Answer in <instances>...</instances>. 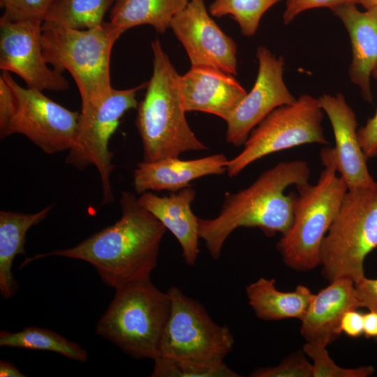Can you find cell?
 Returning <instances> with one entry per match:
<instances>
[{
    "mask_svg": "<svg viewBox=\"0 0 377 377\" xmlns=\"http://www.w3.org/2000/svg\"><path fill=\"white\" fill-rule=\"evenodd\" d=\"M253 377H313L312 364L304 353L297 352L284 358L277 366L262 367L254 370Z\"/></svg>",
    "mask_w": 377,
    "mask_h": 377,
    "instance_id": "30",
    "label": "cell"
},
{
    "mask_svg": "<svg viewBox=\"0 0 377 377\" xmlns=\"http://www.w3.org/2000/svg\"><path fill=\"white\" fill-rule=\"evenodd\" d=\"M311 170L303 160L281 161L263 172L249 187L226 193L219 214L198 218V235L211 256L217 260L228 236L237 228H258L265 235H282L293 221L296 194L285 195L290 186L309 184Z\"/></svg>",
    "mask_w": 377,
    "mask_h": 377,
    "instance_id": "2",
    "label": "cell"
},
{
    "mask_svg": "<svg viewBox=\"0 0 377 377\" xmlns=\"http://www.w3.org/2000/svg\"><path fill=\"white\" fill-rule=\"evenodd\" d=\"M1 377H24L26 376L13 364L8 361H0Z\"/></svg>",
    "mask_w": 377,
    "mask_h": 377,
    "instance_id": "37",
    "label": "cell"
},
{
    "mask_svg": "<svg viewBox=\"0 0 377 377\" xmlns=\"http://www.w3.org/2000/svg\"><path fill=\"white\" fill-rule=\"evenodd\" d=\"M196 195L195 188L187 186L168 196H158L151 192L140 195V204L157 218L179 242L182 257L190 266L195 264L200 252L198 217L191 209Z\"/></svg>",
    "mask_w": 377,
    "mask_h": 377,
    "instance_id": "20",
    "label": "cell"
},
{
    "mask_svg": "<svg viewBox=\"0 0 377 377\" xmlns=\"http://www.w3.org/2000/svg\"><path fill=\"white\" fill-rule=\"evenodd\" d=\"M168 293L170 313L158 357L179 364L209 368L227 366L224 359L234 346L230 329L214 323L201 303L179 288L171 286Z\"/></svg>",
    "mask_w": 377,
    "mask_h": 377,
    "instance_id": "8",
    "label": "cell"
},
{
    "mask_svg": "<svg viewBox=\"0 0 377 377\" xmlns=\"http://www.w3.org/2000/svg\"><path fill=\"white\" fill-rule=\"evenodd\" d=\"M355 0H286V9L283 14V23L287 25L301 13L313 8H334L339 5Z\"/></svg>",
    "mask_w": 377,
    "mask_h": 377,
    "instance_id": "32",
    "label": "cell"
},
{
    "mask_svg": "<svg viewBox=\"0 0 377 377\" xmlns=\"http://www.w3.org/2000/svg\"><path fill=\"white\" fill-rule=\"evenodd\" d=\"M314 185L296 187L293 221L276 248L286 265L298 271L311 270L320 264V250L348 191L344 179L331 165Z\"/></svg>",
    "mask_w": 377,
    "mask_h": 377,
    "instance_id": "7",
    "label": "cell"
},
{
    "mask_svg": "<svg viewBox=\"0 0 377 377\" xmlns=\"http://www.w3.org/2000/svg\"><path fill=\"white\" fill-rule=\"evenodd\" d=\"M363 307L355 282L338 279L314 294L301 320L300 332L308 342L327 346L341 334L340 323L344 313Z\"/></svg>",
    "mask_w": 377,
    "mask_h": 377,
    "instance_id": "17",
    "label": "cell"
},
{
    "mask_svg": "<svg viewBox=\"0 0 377 377\" xmlns=\"http://www.w3.org/2000/svg\"><path fill=\"white\" fill-rule=\"evenodd\" d=\"M147 83L126 89H112L104 98L82 103L77 138L68 151L66 162L79 170L89 165L96 168L101 178L103 199L101 205L114 200L110 177L114 165L113 153L109 142L116 131L124 114L137 108L138 92Z\"/></svg>",
    "mask_w": 377,
    "mask_h": 377,
    "instance_id": "9",
    "label": "cell"
},
{
    "mask_svg": "<svg viewBox=\"0 0 377 377\" xmlns=\"http://www.w3.org/2000/svg\"><path fill=\"white\" fill-rule=\"evenodd\" d=\"M367 338H377V312L369 311L364 314V333Z\"/></svg>",
    "mask_w": 377,
    "mask_h": 377,
    "instance_id": "36",
    "label": "cell"
},
{
    "mask_svg": "<svg viewBox=\"0 0 377 377\" xmlns=\"http://www.w3.org/2000/svg\"><path fill=\"white\" fill-rule=\"evenodd\" d=\"M340 328L341 332L350 337H360L364 333V314L357 309L346 311L341 318Z\"/></svg>",
    "mask_w": 377,
    "mask_h": 377,
    "instance_id": "35",
    "label": "cell"
},
{
    "mask_svg": "<svg viewBox=\"0 0 377 377\" xmlns=\"http://www.w3.org/2000/svg\"><path fill=\"white\" fill-rule=\"evenodd\" d=\"M228 161L223 154L193 160L168 157L152 162L142 161L134 170V188L138 194L147 191H178L198 178L224 173Z\"/></svg>",
    "mask_w": 377,
    "mask_h": 377,
    "instance_id": "19",
    "label": "cell"
},
{
    "mask_svg": "<svg viewBox=\"0 0 377 377\" xmlns=\"http://www.w3.org/2000/svg\"><path fill=\"white\" fill-rule=\"evenodd\" d=\"M186 112L199 111L226 121L246 94L233 75L209 66H191L179 77Z\"/></svg>",
    "mask_w": 377,
    "mask_h": 377,
    "instance_id": "16",
    "label": "cell"
},
{
    "mask_svg": "<svg viewBox=\"0 0 377 377\" xmlns=\"http://www.w3.org/2000/svg\"><path fill=\"white\" fill-rule=\"evenodd\" d=\"M320 107L327 115L334 136V147L321 149L323 165H331L344 179L348 190L369 187L376 182L370 175L367 160L357 137V121L353 110L340 93L318 98Z\"/></svg>",
    "mask_w": 377,
    "mask_h": 377,
    "instance_id": "15",
    "label": "cell"
},
{
    "mask_svg": "<svg viewBox=\"0 0 377 377\" xmlns=\"http://www.w3.org/2000/svg\"><path fill=\"white\" fill-rule=\"evenodd\" d=\"M355 284L363 307L377 312V279L364 276Z\"/></svg>",
    "mask_w": 377,
    "mask_h": 377,
    "instance_id": "34",
    "label": "cell"
},
{
    "mask_svg": "<svg viewBox=\"0 0 377 377\" xmlns=\"http://www.w3.org/2000/svg\"><path fill=\"white\" fill-rule=\"evenodd\" d=\"M246 294L256 315L266 320H301L314 295L303 285L297 286L293 292L280 291L275 286V279L263 277L247 286Z\"/></svg>",
    "mask_w": 377,
    "mask_h": 377,
    "instance_id": "22",
    "label": "cell"
},
{
    "mask_svg": "<svg viewBox=\"0 0 377 377\" xmlns=\"http://www.w3.org/2000/svg\"><path fill=\"white\" fill-rule=\"evenodd\" d=\"M0 346L51 351L79 362H87V351L54 331L29 326L16 332H0Z\"/></svg>",
    "mask_w": 377,
    "mask_h": 377,
    "instance_id": "25",
    "label": "cell"
},
{
    "mask_svg": "<svg viewBox=\"0 0 377 377\" xmlns=\"http://www.w3.org/2000/svg\"><path fill=\"white\" fill-rule=\"evenodd\" d=\"M356 4H360L365 9L377 6V0H355Z\"/></svg>",
    "mask_w": 377,
    "mask_h": 377,
    "instance_id": "38",
    "label": "cell"
},
{
    "mask_svg": "<svg viewBox=\"0 0 377 377\" xmlns=\"http://www.w3.org/2000/svg\"><path fill=\"white\" fill-rule=\"evenodd\" d=\"M18 101L8 81L0 75V137H8L10 126L17 113Z\"/></svg>",
    "mask_w": 377,
    "mask_h": 377,
    "instance_id": "31",
    "label": "cell"
},
{
    "mask_svg": "<svg viewBox=\"0 0 377 377\" xmlns=\"http://www.w3.org/2000/svg\"><path fill=\"white\" fill-rule=\"evenodd\" d=\"M153 71L138 103L135 125L140 135L143 161L179 157L185 151L207 150L185 117L179 87L180 75L158 39L151 43Z\"/></svg>",
    "mask_w": 377,
    "mask_h": 377,
    "instance_id": "3",
    "label": "cell"
},
{
    "mask_svg": "<svg viewBox=\"0 0 377 377\" xmlns=\"http://www.w3.org/2000/svg\"><path fill=\"white\" fill-rule=\"evenodd\" d=\"M122 34L110 22L87 29L42 28L43 57L55 71L71 73L82 103L100 100L112 89L111 52Z\"/></svg>",
    "mask_w": 377,
    "mask_h": 377,
    "instance_id": "5",
    "label": "cell"
},
{
    "mask_svg": "<svg viewBox=\"0 0 377 377\" xmlns=\"http://www.w3.org/2000/svg\"><path fill=\"white\" fill-rule=\"evenodd\" d=\"M323 118L318 98L308 94L274 109L251 131L243 150L228 161V176L235 177L251 163L274 152L306 144H330Z\"/></svg>",
    "mask_w": 377,
    "mask_h": 377,
    "instance_id": "10",
    "label": "cell"
},
{
    "mask_svg": "<svg viewBox=\"0 0 377 377\" xmlns=\"http://www.w3.org/2000/svg\"><path fill=\"white\" fill-rule=\"evenodd\" d=\"M152 377H238L239 374L228 366L209 368L176 364L158 357L154 360Z\"/></svg>",
    "mask_w": 377,
    "mask_h": 377,
    "instance_id": "28",
    "label": "cell"
},
{
    "mask_svg": "<svg viewBox=\"0 0 377 377\" xmlns=\"http://www.w3.org/2000/svg\"><path fill=\"white\" fill-rule=\"evenodd\" d=\"M377 247V182L348 190L324 237L320 264L330 281L348 279L357 282L364 275L366 257Z\"/></svg>",
    "mask_w": 377,
    "mask_h": 377,
    "instance_id": "6",
    "label": "cell"
},
{
    "mask_svg": "<svg viewBox=\"0 0 377 377\" xmlns=\"http://www.w3.org/2000/svg\"><path fill=\"white\" fill-rule=\"evenodd\" d=\"M54 0H0L2 17L11 21L43 22Z\"/></svg>",
    "mask_w": 377,
    "mask_h": 377,
    "instance_id": "29",
    "label": "cell"
},
{
    "mask_svg": "<svg viewBox=\"0 0 377 377\" xmlns=\"http://www.w3.org/2000/svg\"><path fill=\"white\" fill-rule=\"evenodd\" d=\"M42 22L11 21L0 18V68L20 77L27 87L61 91L69 88L62 73L45 61Z\"/></svg>",
    "mask_w": 377,
    "mask_h": 377,
    "instance_id": "12",
    "label": "cell"
},
{
    "mask_svg": "<svg viewBox=\"0 0 377 377\" xmlns=\"http://www.w3.org/2000/svg\"><path fill=\"white\" fill-rule=\"evenodd\" d=\"M119 205L121 216L114 224L73 247L27 258L20 268L39 258L61 256L89 263L114 289L150 277L167 229L133 193L122 191Z\"/></svg>",
    "mask_w": 377,
    "mask_h": 377,
    "instance_id": "1",
    "label": "cell"
},
{
    "mask_svg": "<svg viewBox=\"0 0 377 377\" xmlns=\"http://www.w3.org/2000/svg\"><path fill=\"white\" fill-rule=\"evenodd\" d=\"M377 79V66L372 75ZM357 137L362 149L367 159L377 156V110L374 115L369 118L364 126L357 130Z\"/></svg>",
    "mask_w": 377,
    "mask_h": 377,
    "instance_id": "33",
    "label": "cell"
},
{
    "mask_svg": "<svg viewBox=\"0 0 377 377\" xmlns=\"http://www.w3.org/2000/svg\"><path fill=\"white\" fill-rule=\"evenodd\" d=\"M356 5L349 2L331 10L343 22L350 40V80L359 87L363 98L372 103L370 79L377 66V6L361 11Z\"/></svg>",
    "mask_w": 377,
    "mask_h": 377,
    "instance_id": "18",
    "label": "cell"
},
{
    "mask_svg": "<svg viewBox=\"0 0 377 377\" xmlns=\"http://www.w3.org/2000/svg\"><path fill=\"white\" fill-rule=\"evenodd\" d=\"M303 352L313 360V377H367L375 372L372 366L352 369L338 366L329 355L326 346L319 343L306 341Z\"/></svg>",
    "mask_w": 377,
    "mask_h": 377,
    "instance_id": "27",
    "label": "cell"
},
{
    "mask_svg": "<svg viewBox=\"0 0 377 377\" xmlns=\"http://www.w3.org/2000/svg\"><path fill=\"white\" fill-rule=\"evenodd\" d=\"M115 0H54L42 28L87 29L103 24Z\"/></svg>",
    "mask_w": 377,
    "mask_h": 377,
    "instance_id": "24",
    "label": "cell"
},
{
    "mask_svg": "<svg viewBox=\"0 0 377 377\" xmlns=\"http://www.w3.org/2000/svg\"><path fill=\"white\" fill-rule=\"evenodd\" d=\"M189 0H115L110 12V22L121 31L134 27L150 25L163 33L172 19Z\"/></svg>",
    "mask_w": 377,
    "mask_h": 377,
    "instance_id": "23",
    "label": "cell"
},
{
    "mask_svg": "<svg viewBox=\"0 0 377 377\" xmlns=\"http://www.w3.org/2000/svg\"><path fill=\"white\" fill-rule=\"evenodd\" d=\"M1 75L13 89L18 101L8 136L22 134L47 154L69 151L77 138L80 113L56 103L41 90L22 87L10 72L2 71Z\"/></svg>",
    "mask_w": 377,
    "mask_h": 377,
    "instance_id": "11",
    "label": "cell"
},
{
    "mask_svg": "<svg viewBox=\"0 0 377 377\" xmlns=\"http://www.w3.org/2000/svg\"><path fill=\"white\" fill-rule=\"evenodd\" d=\"M281 0H214L209 13L214 17L231 16L247 37L257 31L263 15Z\"/></svg>",
    "mask_w": 377,
    "mask_h": 377,
    "instance_id": "26",
    "label": "cell"
},
{
    "mask_svg": "<svg viewBox=\"0 0 377 377\" xmlns=\"http://www.w3.org/2000/svg\"><path fill=\"white\" fill-rule=\"evenodd\" d=\"M53 206L32 214L0 211V293L3 299L12 297L18 289L12 267L16 256L26 253L27 231L43 221Z\"/></svg>",
    "mask_w": 377,
    "mask_h": 377,
    "instance_id": "21",
    "label": "cell"
},
{
    "mask_svg": "<svg viewBox=\"0 0 377 377\" xmlns=\"http://www.w3.org/2000/svg\"><path fill=\"white\" fill-rule=\"evenodd\" d=\"M256 57L258 71L253 87L226 121V140L235 147L244 145L251 131L274 109L297 99L284 82L283 57L263 46L257 48Z\"/></svg>",
    "mask_w": 377,
    "mask_h": 377,
    "instance_id": "13",
    "label": "cell"
},
{
    "mask_svg": "<svg viewBox=\"0 0 377 377\" xmlns=\"http://www.w3.org/2000/svg\"><path fill=\"white\" fill-rule=\"evenodd\" d=\"M171 301L150 277L115 289L96 332L132 357L154 360L159 354Z\"/></svg>",
    "mask_w": 377,
    "mask_h": 377,
    "instance_id": "4",
    "label": "cell"
},
{
    "mask_svg": "<svg viewBox=\"0 0 377 377\" xmlns=\"http://www.w3.org/2000/svg\"><path fill=\"white\" fill-rule=\"evenodd\" d=\"M205 0H189L170 28L184 46L191 66H209L237 74V46L213 20Z\"/></svg>",
    "mask_w": 377,
    "mask_h": 377,
    "instance_id": "14",
    "label": "cell"
}]
</instances>
